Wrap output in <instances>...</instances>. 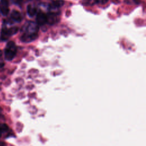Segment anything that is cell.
<instances>
[{
  "label": "cell",
  "instance_id": "cell-1",
  "mask_svg": "<svg viewBox=\"0 0 146 146\" xmlns=\"http://www.w3.org/2000/svg\"><path fill=\"white\" fill-rule=\"evenodd\" d=\"M38 26L34 22L29 23L25 29V33L21 36V40L23 42H28L35 40L37 38Z\"/></svg>",
  "mask_w": 146,
  "mask_h": 146
},
{
  "label": "cell",
  "instance_id": "cell-2",
  "mask_svg": "<svg viewBox=\"0 0 146 146\" xmlns=\"http://www.w3.org/2000/svg\"><path fill=\"white\" fill-rule=\"evenodd\" d=\"M17 53V46L13 41L9 42L5 49V57L7 60H11Z\"/></svg>",
  "mask_w": 146,
  "mask_h": 146
},
{
  "label": "cell",
  "instance_id": "cell-3",
  "mask_svg": "<svg viewBox=\"0 0 146 146\" xmlns=\"http://www.w3.org/2000/svg\"><path fill=\"white\" fill-rule=\"evenodd\" d=\"M18 30V28L17 27H13L10 28L3 27L1 31V39L3 40H7L10 36L16 34Z\"/></svg>",
  "mask_w": 146,
  "mask_h": 146
},
{
  "label": "cell",
  "instance_id": "cell-4",
  "mask_svg": "<svg viewBox=\"0 0 146 146\" xmlns=\"http://www.w3.org/2000/svg\"><path fill=\"white\" fill-rule=\"evenodd\" d=\"M36 20L37 24L40 26H43L46 23H47V15L42 12H39L37 14Z\"/></svg>",
  "mask_w": 146,
  "mask_h": 146
},
{
  "label": "cell",
  "instance_id": "cell-5",
  "mask_svg": "<svg viewBox=\"0 0 146 146\" xmlns=\"http://www.w3.org/2000/svg\"><path fill=\"white\" fill-rule=\"evenodd\" d=\"M0 11L3 15H6L9 11V3L7 0H1Z\"/></svg>",
  "mask_w": 146,
  "mask_h": 146
},
{
  "label": "cell",
  "instance_id": "cell-6",
  "mask_svg": "<svg viewBox=\"0 0 146 146\" xmlns=\"http://www.w3.org/2000/svg\"><path fill=\"white\" fill-rule=\"evenodd\" d=\"M11 18L18 22H19L22 20V16L20 13L17 10H13L11 14Z\"/></svg>",
  "mask_w": 146,
  "mask_h": 146
},
{
  "label": "cell",
  "instance_id": "cell-7",
  "mask_svg": "<svg viewBox=\"0 0 146 146\" xmlns=\"http://www.w3.org/2000/svg\"><path fill=\"white\" fill-rule=\"evenodd\" d=\"M64 4V1L63 0H55L50 5V9H56L61 7Z\"/></svg>",
  "mask_w": 146,
  "mask_h": 146
},
{
  "label": "cell",
  "instance_id": "cell-8",
  "mask_svg": "<svg viewBox=\"0 0 146 146\" xmlns=\"http://www.w3.org/2000/svg\"><path fill=\"white\" fill-rule=\"evenodd\" d=\"M36 11H37L36 8L35 6L31 5H29L27 6V12L28 15L30 17H33L34 15H35L36 13Z\"/></svg>",
  "mask_w": 146,
  "mask_h": 146
},
{
  "label": "cell",
  "instance_id": "cell-9",
  "mask_svg": "<svg viewBox=\"0 0 146 146\" xmlns=\"http://www.w3.org/2000/svg\"><path fill=\"white\" fill-rule=\"evenodd\" d=\"M47 22L50 24H54L57 19V15L55 13H50L47 15Z\"/></svg>",
  "mask_w": 146,
  "mask_h": 146
},
{
  "label": "cell",
  "instance_id": "cell-10",
  "mask_svg": "<svg viewBox=\"0 0 146 146\" xmlns=\"http://www.w3.org/2000/svg\"><path fill=\"white\" fill-rule=\"evenodd\" d=\"M13 2H14L15 3H17V4H19V3H21V2L22 1V0H12Z\"/></svg>",
  "mask_w": 146,
  "mask_h": 146
},
{
  "label": "cell",
  "instance_id": "cell-11",
  "mask_svg": "<svg viewBox=\"0 0 146 146\" xmlns=\"http://www.w3.org/2000/svg\"><path fill=\"white\" fill-rule=\"evenodd\" d=\"M100 1L102 3H106L108 1V0H100Z\"/></svg>",
  "mask_w": 146,
  "mask_h": 146
},
{
  "label": "cell",
  "instance_id": "cell-12",
  "mask_svg": "<svg viewBox=\"0 0 146 146\" xmlns=\"http://www.w3.org/2000/svg\"><path fill=\"white\" fill-rule=\"evenodd\" d=\"M3 66V63H0V68H1Z\"/></svg>",
  "mask_w": 146,
  "mask_h": 146
},
{
  "label": "cell",
  "instance_id": "cell-13",
  "mask_svg": "<svg viewBox=\"0 0 146 146\" xmlns=\"http://www.w3.org/2000/svg\"><path fill=\"white\" fill-rule=\"evenodd\" d=\"M2 51L0 50V58L2 56Z\"/></svg>",
  "mask_w": 146,
  "mask_h": 146
}]
</instances>
